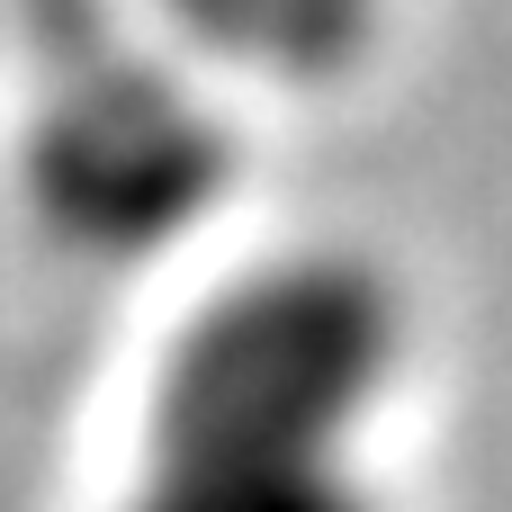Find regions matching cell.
Wrapping results in <instances>:
<instances>
[{
  "label": "cell",
  "instance_id": "1",
  "mask_svg": "<svg viewBox=\"0 0 512 512\" xmlns=\"http://www.w3.org/2000/svg\"><path fill=\"white\" fill-rule=\"evenodd\" d=\"M378 387L387 324L360 288H252L171 351L126 512H378L351 468Z\"/></svg>",
  "mask_w": 512,
  "mask_h": 512
}]
</instances>
